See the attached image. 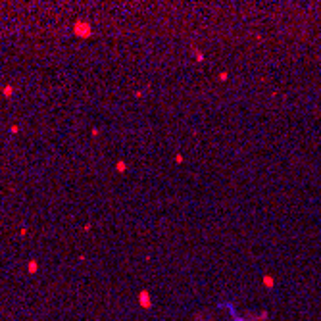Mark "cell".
I'll list each match as a JSON object with an SVG mask.
<instances>
[{"label": "cell", "instance_id": "cell-2", "mask_svg": "<svg viewBox=\"0 0 321 321\" xmlns=\"http://www.w3.org/2000/svg\"><path fill=\"white\" fill-rule=\"evenodd\" d=\"M139 304H140V308H144V310H150V308H152V298H150L148 290H140L139 292Z\"/></svg>", "mask_w": 321, "mask_h": 321}, {"label": "cell", "instance_id": "cell-3", "mask_svg": "<svg viewBox=\"0 0 321 321\" xmlns=\"http://www.w3.org/2000/svg\"><path fill=\"white\" fill-rule=\"evenodd\" d=\"M14 92H15L14 85H6V87L2 88V94H4V98H10V96H14Z\"/></svg>", "mask_w": 321, "mask_h": 321}, {"label": "cell", "instance_id": "cell-1", "mask_svg": "<svg viewBox=\"0 0 321 321\" xmlns=\"http://www.w3.org/2000/svg\"><path fill=\"white\" fill-rule=\"evenodd\" d=\"M73 33H75V37H79V39H91L92 25L88 21H85V19H77L73 23Z\"/></svg>", "mask_w": 321, "mask_h": 321}, {"label": "cell", "instance_id": "cell-6", "mask_svg": "<svg viewBox=\"0 0 321 321\" xmlns=\"http://www.w3.org/2000/svg\"><path fill=\"white\" fill-rule=\"evenodd\" d=\"M192 54H194V58H196L198 62H204V54H202V50H198V48H192Z\"/></svg>", "mask_w": 321, "mask_h": 321}, {"label": "cell", "instance_id": "cell-4", "mask_svg": "<svg viewBox=\"0 0 321 321\" xmlns=\"http://www.w3.org/2000/svg\"><path fill=\"white\" fill-rule=\"evenodd\" d=\"M116 171L117 173H125V171H127V164H125L123 160H117L116 162Z\"/></svg>", "mask_w": 321, "mask_h": 321}, {"label": "cell", "instance_id": "cell-9", "mask_svg": "<svg viewBox=\"0 0 321 321\" xmlns=\"http://www.w3.org/2000/svg\"><path fill=\"white\" fill-rule=\"evenodd\" d=\"M10 133H12V135H18V133H19V127H18V125H12V127H10Z\"/></svg>", "mask_w": 321, "mask_h": 321}, {"label": "cell", "instance_id": "cell-5", "mask_svg": "<svg viewBox=\"0 0 321 321\" xmlns=\"http://www.w3.org/2000/svg\"><path fill=\"white\" fill-rule=\"evenodd\" d=\"M27 269H29L31 275L37 273V269H39V263H37V260H29V263H27Z\"/></svg>", "mask_w": 321, "mask_h": 321}, {"label": "cell", "instance_id": "cell-13", "mask_svg": "<svg viewBox=\"0 0 321 321\" xmlns=\"http://www.w3.org/2000/svg\"><path fill=\"white\" fill-rule=\"evenodd\" d=\"M91 135H92V137H98V135H100V131H98V129H92V131H91Z\"/></svg>", "mask_w": 321, "mask_h": 321}, {"label": "cell", "instance_id": "cell-11", "mask_svg": "<svg viewBox=\"0 0 321 321\" xmlns=\"http://www.w3.org/2000/svg\"><path fill=\"white\" fill-rule=\"evenodd\" d=\"M27 233H29V229H27V227H23V229H21V231H19V237H25V235H27Z\"/></svg>", "mask_w": 321, "mask_h": 321}, {"label": "cell", "instance_id": "cell-10", "mask_svg": "<svg viewBox=\"0 0 321 321\" xmlns=\"http://www.w3.org/2000/svg\"><path fill=\"white\" fill-rule=\"evenodd\" d=\"M175 164H183V154H175Z\"/></svg>", "mask_w": 321, "mask_h": 321}, {"label": "cell", "instance_id": "cell-7", "mask_svg": "<svg viewBox=\"0 0 321 321\" xmlns=\"http://www.w3.org/2000/svg\"><path fill=\"white\" fill-rule=\"evenodd\" d=\"M263 285H265V287H269V288H271V287H273V285H275V281H273V277H269V275H265V277H263Z\"/></svg>", "mask_w": 321, "mask_h": 321}, {"label": "cell", "instance_id": "cell-12", "mask_svg": "<svg viewBox=\"0 0 321 321\" xmlns=\"http://www.w3.org/2000/svg\"><path fill=\"white\" fill-rule=\"evenodd\" d=\"M83 229H85V231H91V229H92V223H85Z\"/></svg>", "mask_w": 321, "mask_h": 321}, {"label": "cell", "instance_id": "cell-8", "mask_svg": "<svg viewBox=\"0 0 321 321\" xmlns=\"http://www.w3.org/2000/svg\"><path fill=\"white\" fill-rule=\"evenodd\" d=\"M227 79H229V73H227V71H221V73H219V81H227Z\"/></svg>", "mask_w": 321, "mask_h": 321}]
</instances>
